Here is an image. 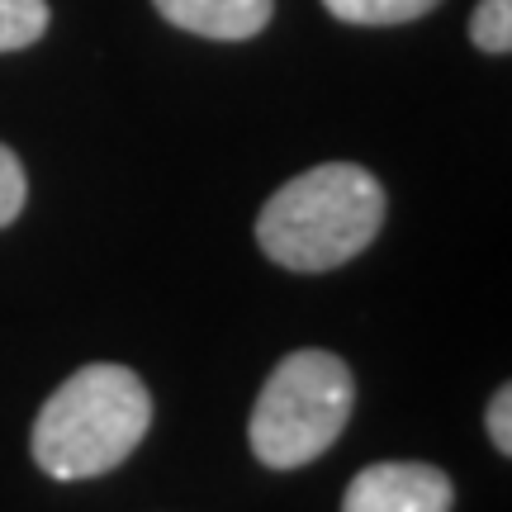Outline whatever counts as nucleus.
<instances>
[{
    "instance_id": "nucleus-4",
    "label": "nucleus",
    "mask_w": 512,
    "mask_h": 512,
    "mask_svg": "<svg viewBox=\"0 0 512 512\" xmlns=\"http://www.w3.org/2000/svg\"><path fill=\"white\" fill-rule=\"evenodd\" d=\"M456 489L437 465L422 460H380L347 484L342 512H451Z\"/></svg>"
},
{
    "instance_id": "nucleus-10",
    "label": "nucleus",
    "mask_w": 512,
    "mask_h": 512,
    "mask_svg": "<svg viewBox=\"0 0 512 512\" xmlns=\"http://www.w3.org/2000/svg\"><path fill=\"white\" fill-rule=\"evenodd\" d=\"M484 427H489V437H494L498 456H512V389H508V384H503L494 399H489Z\"/></svg>"
},
{
    "instance_id": "nucleus-9",
    "label": "nucleus",
    "mask_w": 512,
    "mask_h": 512,
    "mask_svg": "<svg viewBox=\"0 0 512 512\" xmlns=\"http://www.w3.org/2000/svg\"><path fill=\"white\" fill-rule=\"evenodd\" d=\"M29 200V181H24V166L10 147L0 143V228H10L19 219V209Z\"/></svg>"
},
{
    "instance_id": "nucleus-6",
    "label": "nucleus",
    "mask_w": 512,
    "mask_h": 512,
    "mask_svg": "<svg viewBox=\"0 0 512 512\" xmlns=\"http://www.w3.org/2000/svg\"><path fill=\"white\" fill-rule=\"evenodd\" d=\"M323 5L342 24H408L437 10L441 0H323Z\"/></svg>"
},
{
    "instance_id": "nucleus-7",
    "label": "nucleus",
    "mask_w": 512,
    "mask_h": 512,
    "mask_svg": "<svg viewBox=\"0 0 512 512\" xmlns=\"http://www.w3.org/2000/svg\"><path fill=\"white\" fill-rule=\"evenodd\" d=\"M48 34V0H0V53H19Z\"/></svg>"
},
{
    "instance_id": "nucleus-3",
    "label": "nucleus",
    "mask_w": 512,
    "mask_h": 512,
    "mask_svg": "<svg viewBox=\"0 0 512 512\" xmlns=\"http://www.w3.org/2000/svg\"><path fill=\"white\" fill-rule=\"evenodd\" d=\"M356 403L351 370L332 351H294L266 375L252 408V456L271 470H299L342 437Z\"/></svg>"
},
{
    "instance_id": "nucleus-1",
    "label": "nucleus",
    "mask_w": 512,
    "mask_h": 512,
    "mask_svg": "<svg viewBox=\"0 0 512 512\" xmlns=\"http://www.w3.org/2000/svg\"><path fill=\"white\" fill-rule=\"evenodd\" d=\"M384 190L366 166L323 162L280 185L256 214V242L285 271H332L375 242Z\"/></svg>"
},
{
    "instance_id": "nucleus-2",
    "label": "nucleus",
    "mask_w": 512,
    "mask_h": 512,
    "mask_svg": "<svg viewBox=\"0 0 512 512\" xmlns=\"http://www.w3.org/2000/svg\"><path fill=\"white\" fill-rule=\"evenodd\" d=\"M152 427V394L128 366H81L34 418L38 470L53 479H95L124 465Z\"/></svg>"
},
{
    "instance_id": "nucleus-5",
    "label": "nucleus",
    "mask_w": 512,
    "mask_h": 512,
    "mask_svg": "<svg viewBox=\"0 0 512 512\" xmlns=\"http://www.w3.org/2000/svg\"><path fill=\"white\" fill-rule=\"evenodd\" d=\"M152 5L162 10L166 24L200 38H219V43L256 38L275 10V0H152Z\"/></svg>"
},
{
    "instance_id": "nucleus-8",
    "label": "nucleus",
    "mask_w": 512,
    "mask_h": 512,
    "mask_svg": "<svg viewBox=\"0 0 512 512\" xmlns=\"http://www.w3.org/2000/svg\"><path fill=\"white\" fill-rule=\"evenodd\" d=\"M470 38L479 53H508L512 48V0H479L470 15Z\"/></svg>"
}]
</instances>
